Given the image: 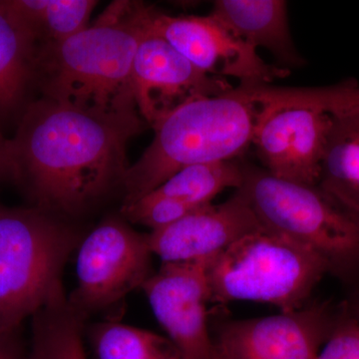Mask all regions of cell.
Returning a JSON list of instances; mask_svg holds the SVG:
<instances>
[{
	"mask_svg": "<svg viewBox=\"0 0 359 359\" xmlns=\"http://www.w3.org/2000/svg\"><path fill=\"white\" fill-rule=\"evenodd\" d=\"M269 84H240L221 95L189 101L152 127L154 140L125 176L124 205L156 190L192 165L238 160L252 145Z\"/></svg>",
	"mask_w": 359,
	"mask_h": 359,
	"instance_id": "cell-3",
	"label": "cell"
},
{
	"mask_svg": "<svg viewBox=\"0 0 359 359\" xmlns=\"http://www.w3.org/2000/svg\"><path fill=\"white\" fill-rule=\"evenodd\" d=\"M152 7L118 0L82 32L39 45L35 88L42 98L101 112H138L132 66Z\"/></svg>",
	"mask_w": 359,
	"mask_h": 359,
	"instance_id": "cell-2",
	"label": "cell"
},
{
	"mask_svg": "<svg viewBox=\"0 0 359 359\" xmlns=\"http://www.w3.org/2000/svg\"><path fill=\"white\" fill-rule=\"evenodd\" d=\"M196 210L181 201L153 191L131 204L123 205L122 215L132 223L143 224L155 231L171 226Z\"/></svg>",
	"mask_w": 359,
	"mask_h": 359,
	"instance_id": "cell-21",
	"label": "cell"
},
{
	"mask_svg": "<svg viewBox=\"0 0 359 359\" xmlns=\"http://www.w3.org/2000/svg\"><path fill=\"white\" fill-rule=\"evenodd\" d=\"M263 228L244 196L236 191L226 202L200 208L149 233L147 240L151 252L162 263H177L216 256Z\"/></svg>",
	"mask_w": 359,
	"mask_h": 359,
	"instance_id": "cell-13",
	"label": "cell"
},
{
	"mask_svg": "<svg viewBox=\"0 0 359 359\" xmlns=\"http://www.w3.org/2000/svg\"><path fill=\"white\" fill-rule=\"evenodd\" d=\"M337 320L325 306L233 320L215 341L222 359H316Z\"/></svg>",
	"mask_w": 359,
	"mask_h": 359,
	"instance_id": "cell-12",
	"label": "cell"
},
{
	"mask_svg": "<svg viewBox=\"0 0 359 359\" xmlns=\"http://www.w3.org/2000/svg\"><path fill=\"white\" fill-rule=\"evenodd\" d=\"M330 87H285L278 103L264 108L252 145L264 170L276 178L318 186L334 123Z\"/></svg>",
	"mask_w": 359,
	"mask_h": 359,
	"instance_id": "cell-7",
	"label": "cell"
},
{
	"mask_svg": "<svg viewBox=\"0 0 359 359\" xmlns=\"http://www.w3.org/2000/svg\"><path fill=\"white\" fill-rule=\"evenodd\" d=\"M210 259L163 263L141 287L156 318L185 359L218 356L208 327Z\"/></svg>",
	"mask_w": 359,
	"mask_h": 359,
	"instance_id": "cell-10",
	"label": "cell"
},
{
	"mask_svg": "<svg viewBox=\"0 0 359 359\" xmlns=\"http://www.w3.org/2000/svg\"><path fill=\"white\" fill-rule=\"evenodd\" d=\"M150 27L198 69L211 76L235 78L241 84H271L290 70L269 65L257 49L207 16H172L152 8Z\"/></svg>",
	"mask_w": 359,
	"mask_h": 359,
	"instance_id": "cell-9",
	"label": "cell"
},
{
	"mask_svg": "<svg viewBox=\"0 0 359 359\" xmlns=\"http://www.w3.org/2000/svg\"><path fill=\"white\" fill-rule=\"evenodd\" d=\"M358 320H359V318H358Z\"/></svg>",
	"mask_w": 359,
	"mask_h": 359,
	"instance_id": "cell-26",
	"label": "cell"
},
{
	"mask_svg": "<svg viewBox=\"0 0 359 359\" xmlns=\"http://www.w3.org/2000/svg\"><path fill=\"white\" fill-rule=\"evenodd\" d=\"M238 189L264 228L311 250L330 271L359 268V218L340 207L318 186L278 179L244 164Z\"/></svg>",
	"mask_w": 359,
	"mask_h": 359,
	"instance_id": "cell-6",
	"label": "cell"
},
{
	"mask_svg": "<svg viewBox=\"0 0 359 359\" xmlns=\"http://www.w3.org/2000/svg\"><path fill=\"white\" fill-rule=\"evenodd\" d=\"M20 328L0 330V359H26L25 351L21 340Z\"/></svg>",
	"mask_w": 359,
	"mask_h": 359,
	"instance_id": "cell-23",
	"label": "cell"
},
{
	"mask_svg": "<svg viewBox=\"0 0 359 359\" xmlns=\"http://www.w3.org/2000/svg\"><path fill=\"white\" fill-rule=\"evenodd\" d=\"M32 28L37 43H57L89 26L94 0H9Z\"/></svg>",
	"mask_w": 359,
	"mask_h": 359,
	"instance_id": "cell-19",
	"label": "cell"
},
{
	"mask_svg": "<svg viewBox=\"0 0 359 359\" xmlns=\"http://www.w3.org/2000/svg\"><path fill=\"white\" fill-rule=\"evenodd\" d=\"M209 15L252 48L271 52L282 65L287 67L304 65L290 35L287 2L218 0Z\"/></svg>",
	"mask_w": 359,
	"mask_h": 359,
	"instance_id": "cell-14",
	"label": "cell"
},
{
	"mask_svg": "<svg viewBox=\"0 0 359 359\" xmlns=\"http://www.w3.org/2000/svg\"><path fill=\"white\" fill-rule=\"evenodd\" d=\"M318 187L359 218V110L334 115Z\"/></svg>",
	"mask_w": 359,
	"mask_h": 359,
	"instance_id": "cell-16",
	"label": "cell"
},
{
	"mask_svg": "<svg viewBox=\"0 0 359 359\" xmlns=\"http://www.w3.org/2000/svg\"><path fill=\"white\" fill-rule=\"evenodd\" d=\"M139 112L106 113L40 97L11 139L16 181L35 207L75 214L124 184L127 143L145 129Z\"/></svg>",
	"mask_w": 359,
	"mask_h": 359,
	"instance_id": "cell-1",
	"label": "cell"
},
{
	"mask_svg": "<svg viewBox=\"0 0 359 359\" xmlns=\"http://www.w3.org/2000/svg\"><path fill=\"white\" fill-rule=\"evenodd\" d=\"M147 235L120 219L103 222L87 236L76 263L77 285L69 304L80 316L105 309L143 287L151 275Z\"/></svg>",
	"mask_w": 359,
	"mask_h": 359,
	"instance_id": "cell-8",
	"label": "cell"
},
{
	"mask_svg": "<svg viewBox=\"0 0 359 359\" xmlns=\"http://www.w3.org/2000/svg\"><path fill=\"white\" fill-rule=\"evenodd\" d=\"M216 359H222L221 358H219V353H218V356H217Z\"/></svg>",
	"mask_w": 359,
	"mask_h": 359,
	"instance_id": "cell-25",
	"label": "cell"
},
{
	"mask_svg": "<svg viewBox=\"0 0 359 359\" xmlns=\"http://www.w3.org/2000/svg\"><path fill=\"white\" fill-rule=\"evenodd\" d=\"M0 180L16 181V170L11 139L6 138L0 126Z\"/></svg>",
	"mask_w": 359,
	"mask_h": 359,
	"instance_id": "cell-24",
	"label": "cell"
},
{
	"mask_svg": "<svg viewBox=\"0 0 359 359\" xmlns=\"http://www.w3.org/2000/svg\"><path fill=\"white\" fill-rule=\"evenodd\" d=\"M316 359H359V320L341 318Z\"/></svg>",
	"mask_w": 359,
	"mask_h": 359,
	"instance_id": "cell-22",
	"label": "cell"
},
{
	"mask_svg": "<svg viewBox=\"0 0 359 359\" xmlns=\"http://www.w3.org/2000/svg\"><path fill=\"white\" fill-rule=\"evenodd\" d=\"M328 271L311 250L263 228L210 259L211 302H262L290 313L304 308Z\"/></svg>",
	"mask_w": 359,
	"mask_h": 359,
	"instance_id": "cell-5",
	"label": "cell"
},
{
	"mask_svg": "<svg viewBox=\"0 0 359 359\" xmlns=\"http://www.w3.org/2000/svg\"><path fill=\"white\" fill-rule=\"evenodd\" d=\"M93 342L98 359H185L171 339L120 323H101Z\"/></svg>",
	"mask_w": 359,
	"mask_h": 359,
	"instance_id": "cell-20",
	"label": "cell"
},
{
	"mask_svg": "<svg viewBox=\"0 0 359 359\" xmlns=\"http://www.w3.org/2000/svg\"><path fill=\"white\" fill-rule=\"evenodd\" d=\"M244 177V164L238 160L192 165L180 170L154 191L199 209L212 204L226 189H240Z\"/></svg>",
	"mask_w": 359,
	"mask_h": 359,
	"instance_id": "cell-18",
	"label": "cell"
},
{
	"mask_svg": "<svg viewBox=\"0 0 359 359\" xmlns=\"http://www.w3.org/2000/svg\"><path fill=\"white\" fill-rule=\"evenodd\" d=\"M75 244L55 215L0 205V330L20 328L65 297L61 276Z\"/></svg>",
	"mask_w": 359,
	"mask_h": 359,
	"instance_id": "cell-4",
	"label": "cell"
},
{
	"mask_svg": "<svg viewBox=\"0 0 359 359\" xmlns=\"http://www.w3.org/2000/svg\"><path fill=\"white\" fill-rule=\"evenodd\" d=\"M81 318L65 297L40 309L33 316L32 347L26 359H86Z\"/></svg>",
	"mask_w": 359,
	"mask_h": 359,
	"instance_id": "cell-17",
	"label": "cell"
},
{
	"mask_svg": "<svg viewBox=\"0 0 359 359\" xmlns=\"http://www.w3.org/2000/svg\"><path fill=\"white\" fill-rule=\"evenodd\" d=\"M131 80L137 109L151 127L189 101L221 95L233 88L224 78L195 67L150 25L137 48Z\"/></svg>",
	"mask_w": 359,
	"mask_h": 359,
	"instance_id": "cell-11",
	"label": "cell"
},
{
	"mask_svg": "<svg viewBox=\"0 0 359 359\" xmlns=\"http://www.w3.org/2000/svg\"><path fill=\"white\" fill-rule=\"evenodd\" d=\"M37 47L27 22L9 0H0V126L13 118L20 121L32 102Z\"/></svg>",
	"mask_w": 359,
	"mask_h": 359,
	"instance_id": "cell-15",
	"label": "cell"
}]
</instances>
